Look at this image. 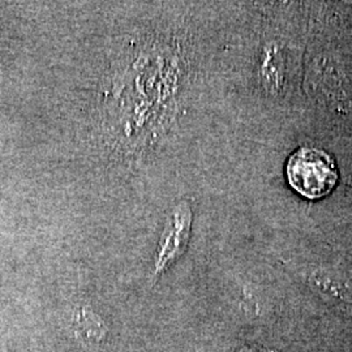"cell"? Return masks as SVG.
Wrapping results in <instances>:
<instances>
[{
	"label": "cell",
	"mask_w": 352,
	"mask_h": 352,
	"mask_svg": "<svg viewBox=\"0 0 352 352\" xmlns=\"http://www.w3.org/2000/svg\"><path fill=\"white\" fill-rule=\"evenodd\" d=\"M164 39L145 42L113 71L104 111L115 145L128 154L151 146L164 136L175 113L182 60Z\"/></svg>",
	"instance_id": "cell-1"
},
{
	"label": "cell",
	"mask_w": 352,
	"mask_h": 352,
	"mask_svg": "<svg viewBox=\"0 0 352 352\" xmlns=\"http://www.w3.org/2000/svg\"><path fill=\"white\" fill-rule=\"evenodd\" d=\"M289 184L302 196L320 199L327 196L337 184V167L325 151L302 148L287 164Z\"/></svg>",
	"instance_id": "cell-2"
},
{
	"label": "cell",
	"mask_w": 352,
	"mask_h": 352,
	"mask_svg": "<svg viewBox=\"0 0 352 352\" xmlns=\"http://www.w3.org/2000/svg\"><path fill=\"white\" fill-rule=\"evenodd\" d=\"M192 218L193 214L188 201H180L173 209L155 252L151 285H154L164 272L184 254L190 238Z\"/></svg>",
	"instance_id": "cell-3"
},
{
	"label": "cell",
	"mask_w": 352,
	"mask_h": 352,
	"mask_svg": "<svg viewBox=\"0 0 352 352\" xmlns=\"http://www.w3.org/2000/svg\"><path fill=\"white\" fill-rule=\"evenodd\" d=\"M286 59L280 46L273 42L265 46L260 59V82L269 94H279L285 85Z\"/></svg>",
	"instance_id": "cell-4"
},
{
	"label": "cell",
	"mask_w": 352,
	"mask_h": 352,
	"mask_svg": "<svg viewBox=\"0 0 352 352\" xmlns=\"http://www.w3.org/2000/svg\"><path fill=\"white\" fill-rule=\"evenodd\" d=\"M76 334L82 342L100 343L107 334L101 318L89 308H78L74 317Z\"/></svg>",
	"instance_id": "cell-5"
},
{
	"label": "cell",
	"mask_w": 352,
	"mask_h": 352,
	"mask_svg": "<svg viewBox=\"0 0 352 352\" xmlns=\"http://www.w3.org/2000/svg\"><path fill=\"white\" fill-rule=\"evenodd\" d=\"M238 352H258L256 351V350H253V349H243V350H240Z\"/></svg>",
	"instance_id": "cell-6"
}]
</instances>
